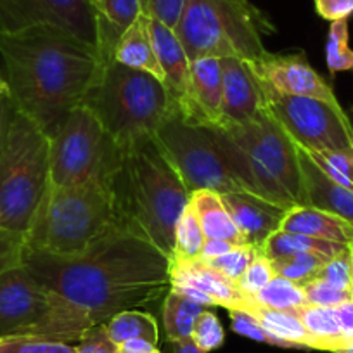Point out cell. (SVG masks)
<instances>
[{
  "mask_svg": "<svg viewBox=\"0 0 353 353\" xmlns=\"http://www.w3.org/2000/svg\"><path fill=\"white\" fill-rule=\"evenodd\" d=\"M21 263L85 332L170 291V260L151 241L113 223L81 253L23 251Z\"/></svg>",
  "mask_w": 353,
  "mask_h": 353,
  "instance_id": "6da1fadb",
  "label": "cell"
},
{
  "mask_svg": "<svg viewBox=\"0 0 353 353\" xmlns=\"http://www.w3.org/2000/svg\"><path fill=\"white\" fill-rule=\"evenodd\" d=\"M0 61L14 108L49 137L108 63L97 46L49 25L0 33Z\"/></svg>",
  "mask_w": 353,
  "mask_h": 353,
  "instance_id": "7a4b0ae2",
  "label": "cell"
},
{
  "mask_svg": "<svg viewBox=\"0 0 353 353\" xmlns=\"http://www.w3.org/2000/svg\"><path fill=\"white\" fill-rule=\"evenodd\" d=\"M118 225L151 241L172 260L175 229L188 208V185L154 137L118 148L108 175Z\"/></svg>",
  "mask_w": 353,
  "mask_h": 353,
  "instance_id": "3957f363",
  "label": "cell"
},
{
  "mask_svg": "<svg viewBox=\"0 0 353 353\" xmlns=\"http://www.w3.org/2000/svg\"><path fill=\"white\" fill-rule=\"evenodd\" d=\"M219 130L248 191L286 210L307 206L298 145L269 110L250 123Z\"/></svg>",
  "mask_w": 353,
  "mask_h": 353,
  "instance_id": "277c9868",
  "label": "cell"
},
{
  "mask_svg": "<svg viewBox=\"0 0 353 353\" xmlns=\"http://www.w3.org/2000/svg\"><path fill=\"white\" fill-rule=\"evenodd\" d=\"M118 148L154 137L173 111L168 88L145 71L110 59L83 99Z\"/></svg>",
  "mask_w": 353,
  "mask_h": 353,
  "instance_id": "5b68a950",
  "label": "cell"
},
{
  "mask_svg": "<svg viewBox=\"0 0 353 353\" xmlns=\"http://www.w3.org/2000/svg\"><path fill=\"white\" fill-rule=\"evenodd\" d=\"M113 223V192L106 179L73 188L49 184L25 234V248L71 256L81 253Z\"/></svg>",
  "mask_w": 353,
  "mask_h": 353,
  "instance_id": "8992f818",
  "label": "cell"
},
{
  "mask_svg": "<svg viewBox=\"0 0 353 353\" xmlns=\"http://www.w3.org/2000/svg\"><path fill=\"white\" fill-rule=\"evenodd\" d=\"M175 33L189 61L237 57L253 63L269 54L263 37L274 33V25L250 0H185Z\"/></svg>",
  "mask_w": 353,
  "mask_h": 353,
  "instance_id": "52a82bcc",
  "label": "cell"
},
{
  "mask_svg": "<svg viewBox=\"0 0 353 353\" xmlns=\"http://www.w3.org/2000/svg\"><path fill=\"white\" fill-rule=\"evenodd\" d=\"M50 139L16 110L0 148V225L25 236L49 185Z\"/></svg>",
  "mask_w": 353,
  "mask_h": 353,
  "instance_id": "ba28073f",
  "label": "cell"
},
{
  "mask_svg": "<svg viewBox=\"0 0 353 353\" xmlns=\"http://www.w3.org/2000/svg\"><path fill=\"white\" fill-rule=\"evenodd\" d=\"M154 139L181 173L189 192L199 189L219 194L250 192L230 163L219 128L189 123L172 113L158 128Z\"/></svg>",
  "mask_w": 353,
  "mask_h": 353,
  "instance_id": "9c48e42d",
  "label": "cell"
},
{
  "mask_svg": "<svg viewBox=\"0 0 353 353\" xmlns=\"http://www.w3.org/2000/svg\"><path fill=\"white\" fill-rule=\"evenodd\" d=\"M49 139V184L73 188L94 179L108 181L118 145L87 106L70 111Z\"/></svg>",
  "mask_w": 353,
  "mask_h": 353,
  "instance_id": "30bf717a",
  "label": "cell"
},
{
  "mask_svg": "<svg viewBox=\"0 0 353 353\" xmlns=\"http://www.w3.org/2000/svg\"><path fill=\"white\" fill-rule=\"evenodd\" d=\"M23 334L78 343L85 332L54 294L19 263L0 274V338Z\"/></svg>",
  "mask_w": 353,
  "mask_h": 353,
  "instance_id": "8fae6325",
  "label": "cell"
},
{
  "mask_svg": "<svg viewBox=\"0 0 353 353\" xmlns=\"http://www.w3.org/2000/svg\"><path fill=\"white\" fill-rule=\"evenodd\" d=\"M267 110L293 142L307 151L353 156V120L341 104L303 96H283L261 87Z\"/></svg>",
  "mask_w": 353,
  "mask_h": 353,
  "instance_id": "7c38bea8",
  "label": "cell"
},
{
  "mask_svg": "<svg viewBox=\"0 0 353 353\" xmlns=\"http://www.w3.org/2000/svg\"><path fill=\"white\" fill-rule=\"evenodd\" d=\"M42 25L57 26L97 46V14L92 0H0V33Z\"/></svg>",
  "mask_w": 353,
  "mask_h": 353,
  "instance_id": "4fadbf2b",
  "label": "cell"
},
{
  "mask_svg": "<svg viewBox=\"0 0 353 353\" xmlns=\"http://www.w3.org/2000/svg\"><path fill=\"white\" fill-rule=\"evenodd\" d=\"M250 64L261 87L283 96H303L339 104L331 85L310 66L303 52L272 54Z\"/></svg>",
  "mask_w": 353,
  "mask_h": 353,
  "instance_id": "5bb4252c",
  "label": "cell"
},
{
  "mask_svg": "<svg viewBox=\"0 0 353 353\" xmlns=\"http://www.w3.org/2000/svg\"><path fill=\"white\" fill-rule=\"evenodd\" d=\"M222 117L225 127H239L253 121L265 110L260 81L250 64L237 57H222Z\"/></svg>",
  "mask_w": 353,
  "mask_h": 353,
  "instance_id": "9a60e30c",
  "label": "cell"
},
{
  "mask_svg": "<svg viewBox=\"0 0 353 353\" xmlns=\"http://www.w3.org/2000/svg\"><path fill=\"white\" fill-rule=\"evenodd\" d=\"M179 117L189 123L222 128V64L219 57L191 61V88Z\"/></svg>",
  "mask_w": 353,
  "mask_h": 353,
  "instance_id": "2e32d148",
  "label": "cell"
},
{
  "mask_svg": "<svg viewBox=\"0 0 353 353\" xmlns=\"http://www.w3.org/2000/svg\"><path fill=\"white\" fill-rule=\"evenodd\" d=\"M223 205L229 210L248 246L260 248L274 232L281 230L288 210L253 192H225Z\"/></svg>",
  "mask_w": 353,
  "mask_h": 353,
  "instance_id": "e0dca14e",
  "label": "cell"
},
{
  "mask_svg": "<svg viewBox=\"0 0 353 353\" xmlns=\"http://www.w3.org/2000/svg\"><path fill=\"white\" fill-rule=\"evenodd\" d=\"M149 32H151L156 57L165 74V85L172 96L173 111L181 114L188 103L189 88H191V61L175 30L158 19L149 18Z\"/></svg>",
  "mask_w": 353,
  "mask_h": 353,
  "instance_id": "ac0fdd59",
  "label": "cell"
},
{
  "mask_svg": "<svg viewBox=\"0 0 353 353\" xmlns=\"http://www.w3.org/2000/svg\"><path fill=\"white\" fill-rule=\"evenodd\" d=\"M170 286H188L201 291L215 301L216 307L227 310H244L251 298L241 293L236 284L210 269L201 260L172 258L170 263Z\"/></svg>",
  "mask_w": 353,
  "mask_h": 353,
  "instance_id": "d6986e66",
  "label": "cell"
},
{
  "mask_svg": "<svg viewBox=\"0 0 353 353\" xmlns=\"http://www.w3.org/2000/svg\"><path fill=\"white\" fill-rule=\"evenodd\" d=\"M298 152H300L307 206L334 213L353 223V191L343 188L338 182L332 181L331 176L325 175L300 145H298Z\"/></svg>",
  "mask_w": 353,
  "mask_h": 353,
  "instance_id": "ffe728a7",
  "label": "cell"
},
{
  "mask_svg": "<svg viewBox=\"0 0 353 353\" xmlns=\"http://www.w3.org/2000/svg\"><path fill=\"white\" fill-rule=\"evenodd\" d=\"M281 230L305 234L353 248V223L314 206L298 205L288 210L281 223Z\"/></svg>",
  "mask_w": 353,
  "mask_h": 353,
  "instance_id": "44dd1931",
  "label": "cell"
},
{
  "mask_svg": "<svg viewBox=\"0 0 353 353\" xmlns=\"http://www.w3.org/2000/svg\"><path fill=\"white\" fill-rule=\"evenodd\" d=\"M111 59L123 66L151 73L165 83V74L156 57L151 32H149V18L145 14L139 16L130 28L118 39Z\"/></svg>",
  "mask_w": 353,
  "mask_h": 353,
  "instance_id": "7402d4cb",
  "label": "cell"
},
{
  "mask_svg": "<svg viewBox=\"0 0 353 353\" xmlns=\"http://www.w3.org/2000/svg\"><path fill=\"white\" fill-rule=\"evenodd\" d=\"M97 49L110 61L118 39L142 14L141 0H97Z\"/></svg>",
  "mask_w": 353,
  "mask_h": 353,
  "instance_id": "603a6c76",
  "label": "cell"
},
{
  "mask_svg": "<svg viewBox=\"0 0 353 353\" xmlns=\"http://www.w3.org/2000/svg\"><path fill=\"white\" fill-rule=\"evenodd\" d=\"M189 205L194 210L206 239H223L244 246V239L234 223L229 210L223 205L222 194L210 189L192 191Z\"/></svg>",
  "mask_w": 353,
  "mask_h": 353,
  "instance_id": "cb8c5ba5",
  "label": "cell"
},
{
  "mask_svg": "<svg viewBox=\"0 0 353 353\" xmlns=\"http://www.w3.org/2000/svg\"><path fill=\"white\" fill-rule=\"evenodd\" d=\"M312 338V350L338 353L345 348L346 343L343 336L341 324L334 307H317V305H301L294 308Z\"/></svg>",
  "mask_w": 353,
  "mask_h": 353,
  "instance_id": "d4e9b609",
  "label": "cell"
},
{
  "mask_svg": "<svg viewBox=\"0 0 353 353\" xmlns=\"http://www.w3.org/2000/svg\"><path fill=\"white\" fill-rule=\"evenodd\" d=\"M250 312L267 331L283 341L291 343L298 350H312V338L308 334L307 327L303 325L301 319L298 317L294 310H276V308H267L254 303L250 300L248 307L244 308Z\"/></svg>",
  "mask_w": 353,
  "mask_h": 353,
  "instance_id": "484cf974",
  "label": "cell"
},
{
  "mask_svg": "<svg viewBox=\"0 0 353 353\" xmlns=\"http://www.w3.org/2000/svg\"><path fill=\"white\" fill-rule=\"evenodd\" d=\"M345 244L332 243V241L319 239V237L305 236V234H294V232H284V230H277L274 232L269 239L265 241L261 246L265 256H269L270 260L283 256H291V254L298 253H314L322 254L325 258H332L345 251Z\"/></svg>",
  "mask_w": 353,
  "mask_h": 353,
  "instance_id": "4316f807",
  "label": "cell"
},
{
  "mask_svg": "<svg viewBox=\"0 0 353 353\" xmlns=\"http://www.w3.org/2000/svg\"><path fill=\"white\" fill-rule=\"evenodd\" d=\"M205 310V305L170 290L163 300V325L166 338L172 343L191 339L196 321Z\"/></svg>",
  "mask_w": 353,
  "mask_h": 353,
  "instance_id": "83f0119b",
  "label": "cell"
},
{
  "mask_svg": "<svg viewBox=\"0 0 353 353\" xmlns=\"http://www.w3.org/2000/svg\"><path fill=\"white\" fill-rule=\"evenodd\" d=\"M106 329L110 338L117 345L128 341V339H148L151 343H158L159 329L158 322L148 312H141L137 308L123 310L120 314L113 315L106 322Z\"/></svg>",
  "mask_w": 353,
  "mask_h": 353,
  "instance_id": "f1b7e54d",
  "label": "cell"
},
{
  "mask_svg": "<svg viewBox=\"0 0 353 353\" xmlns=\"http://www.w3.org/2000/svg\"><path fill=\"white\" fill-rule=\"evenodd\" d=\"M251 300L254 303L276 310H294V308L307 305L303 286L286 277L276 276L260 293L254 294Z\"/></svg>",
  "mask_w": 353,
  "mask_h": 353,
  "instance_id": "f546056e",
  "label": "cell"
},
{
  "mask_svg": "<svg viewBox=\"0 0 353 353\" xmlns=\"http://www.w3.org/2000/svg\"><path fill=\"white\" fill-rule=\"evenodd\" d=\"M206 236L203 234L201 225L198 222L194 210L191 205L182 213L181 220L175 229V254L173 258H182V260H198L205 246Z\"/></svg>",
  "mask_w": 353,
  "mask_h": 353,
  "instance_id": "4dcf8cb0",
  "label": "cell"
},
{
  "mask_svg": "<svg viewBox=\"0 0 353 353\" xmlns=\"http://www.w3.org/2000/svg\"><path fill=\"white\" fill-rule=\"evenodd\" d=\"M329 258L322 256V254L298 253L291 254V256L276 258V260L270 261H272L276 276L286 277V279L298 284H305L317 276L319 270L322 269V265Z\"/></svg>",
  "mask_w": 353,
  "mask_h": 353,
  "instance_id": "1f68e13d",
  "label": "cell"
},
{
  "mask_svg": "<svg viewBox=\"0 0 353 353\" xmlns=\"http://www.w3.org/2000/svg\"><path fill=\"white\" fill-rule=\"evenodd\" d=\"M348 19L332 21L325 42V63L329 73L353 71V50L348 46Z\"/></svg>",
  "mask_w": 353,
  "mask_h": 353,
  "instance_id": "d6a6232c",
  "label": "cell"
},
{
  "mask_svg": "<svg viewBox=\"0 0 353 353\" xmlns=\"http://www.w3.org/2000/svg\"><path fill=\"white\" fill-rule=\"evenodd\" d=\"M0 353H77V346L46 336L23 334L0 338Z\"/></svg>",
  "mask_w": 353,
  "mask_h": 353,
  "instance_id": "836d02e7",
  "label": "cell"
},
{
  "mask_svg": "<svg viewBox=\"0 0 353 353\" xmlns=\"http://www.w3.org/2000/svg\"><path fill=\"white\" fill-rule=\"evenodd\" d=\"M258 251H260V248L244 244V246L234 248L232 251L222 254V256L201 261L205 265H208L210 269L216 270V272H219L220 276L225 277L227 281H230L232 284H237V281H239L241 277H243V274L246 272V269L250 267L251 261L254 260Z\"/></svg>",
  "mask_w": 353,
  "mask_h": 353,
  "instance_id": "e575fe53",
  "label": "cell"
},
{
  "mask_svg": "<svg viewBox=\"0 0 353 353\" xmlns=\"http://www.w3.org/2000/svg\"><path fill=\"white\" fill-rule=\"evenodd\" d=\"M303 151L325 175L331 176L332 181L338 182L343 188L353 191V156L339 154V152L307 151V149Z\"/></svg>",
  "mask_w": 353,
  "mask_h": 353,
  "instance_id": "d590c367",
  "label": "cell"
},
{
  "mask_svg": "<svg viewBox=\"0 0 353 353\" xmlns=\"http://www.w3.org/2000/svg\"><path fill=\"white\" fill-rule=\"evenodd\" d=\"M314 279H321L353 294V248H346L339 254L329 258Z\"/></svg>",
  "mask_w": 353,
  "mask_h": 353,
  "instance_id": "8d00e7d4",
  "label": "cell"
},
{
  "mask_svg": "<svg viewBox=\"0 0 353 353\" xmlns=\"http://www.w3.org/2000/svg\"><path fill=\"white\" fill-rule=\"evenodd\" d=\"M276 277V272H274L272 261H270L269 256H265L263 251H258L254 260L251 261L250 267L246 269V272L243 274L239 281H237V290L241 291L246 296L253 298L254 294L260 293L270 281Z\"/></svg>",
  "mask_w": 353,
  "mask_h": 353,
  "instance_id": "74e56055",
  "label": "cell"
},
{
  "mask_svg": "<svg viewBox=\"0 0 353 353\" xmlns=\"http://www.w3.org/2000/svg\"><path fill=\"white\" fill-rule=\"evenodd\" d=\"M230 317V327L234 332L241 336H246V338L254 339V341L267 343V345L272 346H281V348H296L291 343L283 341V339L276 338V336L270 334L250 312L246 310H229Z\"/></svg>",
  "mask_w": 353,
  "mask_h": 353,
  "instance_id": "f35d334b",
  "label": "cell"
},
{
  "mask_svg": "<svg viewBox=\"0 0 353 353\" xmlns=\"http://www.w3.org/2000/svg\"><path fill=\"white\" fill-rule=\"evenodd\" d=\"M191 339L196 343V346L199 350L208 353L223 345V341H225V331H223L219 317L213 312L205 310L199 315L198 321H196Z\"/></svg>",
  "mask_w": 353,
  "mask_h": 353,
  "instance_id": "ab89813d",
  "label": "cell"
},
{
  "mask_svg": "<svg viewBox=\"0 0 353 353\" xmlns=\"http://www.w3.org/2000/svg\"><path fill=\"white\" fill-rule=\"evenodd\" d=\"M307 296V303L317 305V307H338L345 301L353 300V294L345 290L331 286L321 279H312L301 284Z\"/></svg>",
  "mask_w": 353,
  "mask_h": 353,
  "instance_id": "60d3db41",
  "label": "cell"
},
{
  "mask_svg": "<svg viewBox=\"0 0 353 353\" xmlns=\"http://www.w3.org/2000/svg\"><path fill=\"white\" fill-rule=\"evenodd\" d=\"M184 6L185 0H141L142 14L158 19L173 30L181 19Z\"/></svg>",
  "mask_w": 353,
  "mask_h": 353,
  "instance_id": "b9f144b4",
  "label": "cell"
},
{
  "mask_svg": "<svg viewBox=\"0 0 353 353\" xmlns=\"http://www.w3.org/2000/svg\"><path fill=\"white\" fill-rule=\"evenodd\" d=\"M25 236L0 225V274L21 263L25 251Z\"/></svg>",
  "mask_w": 353,
  "mask_h": 353,
  "instance_id": "7bdbcfd3",
  "label": "cell"
},
{
  "mask_svg": "<svg viewBox=\"0 0 353 353\" xmlns=\"http://www.w3.org/2000/svg\"><path fill=\"white\" fill-rule=\"evenodd\" d=\"M74 346L77 353H120V346L108 334L106 324H97L88 329Z\"/></svg>",
  "mask_w": 353,
  "mask_h": 353,
  "instance_id": "ee69618b",
  "label": "cell"
},
{
  "mask_svg": "<svg viewBox=\"0 0 353 353\" xmlns=\"http://www.w3.org/2000/svg\"><path fill=\"white\" fill-rule=\"evenodd\" d=\"M315 11L325 21L348 19L353 14V0H314Z\"/></svg>",
  "mask_w": 353,
  "mask_h": 353,
  "instance_id": "f6af8a7d",
  "label": "cell"
},
{
  "mask_svg": "<svg viewBox=\"0 0 353 353\" xmlns=\"http://www.w3.org/2000/svg\"><path fill=\"white\" fill-rule=\"evenodd\" d=\"M14 103H12L11 92H9L6 78L0 71V148L4 144L6 135H8L9 127H11L12 117H14Z\"/></svg>",
  "mask_w": 353,
  "mask_h": 353,
  "instance_id": "bcb514c9",
  "label": "cell"
},
{
  "mask_svg": "<svg viewBox=\"0 0 353 353\" xmlns=\"http://www.w3.org/2000/svg\"><path fill=\"white\" fill-rule=\"evenodd\" d=\"M237 246H239V244L229 243V241H223V239H206L205 246H203L201 250V254H199V260L203 261L213 260V258L229 253V251H232L234 248Z\"/></svg>",
  "mask_w": 353,
  "mask_h": 353,
  "instance_id": "7dc6e473",
  "label": "cell"
},
{
  "mask_svg": "<svg viewBox=\"0 0 353 353\" xmlns=\"http://www.w3.org/2000/svg\"><path fill=\"white\" fill-rule=\"evenodd\" d=\"M336 308V314H338L339 324H341L343 336H345L346 343L353 341V300L345 301V303L338 305Z\"/></svg>",
  "mask_w": 353,
  "mask_h": 353,
  "instance_id": "c3c4849f",
  "label": "cell"
},
{
  "mask_svg": "<svg viewBox=\"0 0 353 353\" xmlns=\"http://www.w3.org/2000/svg\"><path fill=\"white\" fill-rule=\"evenodd\" d=\"M118 346H120V353H161L154 343L141 338L128 339Z\"/></svg>",
  "mask_w": 353,
  "mask_h": 353,
  "instance_id": "681fc988",
  "label": "cell"
},
{
  "mask_svg": "<svg viewBox=\"0 0 353 353\" xmlns=\"http://www.w3.org/2000/svg\"><path fill=\"white\" fill-rule=\"evenodd\" d=\"M173 353H205L196 346L192 339H184V341L173 343Z\"/></svg>",
  "mask_w": 353,
  "mask_h": 353,
  "instance_id": "f907efd6",
  "label": "cell"
},
{
  "mask_svg": "<svg viewBox=\"0 0 353 353\" xmlns=\"http://www.w3.org/2000/svg\"><path fill=\"white\" fill-rule=\"evenodd\" d=\"M338 353H353V341L350 343V345H346L345 348H341V350H339Z\"/></svg>",
  "mask_w": 353,
  "mask_h": 353,
  "instance_id": "816d5d0a",
  "label": "cell"
},
{
  "mask_svg": "<svg viewBox=\"0 0 353 353\" xmlns=\"http://www.w3.org/2000/svg\"><path fill=\"white\" fill-rule=\"evenodd\" d=\"M96 2H97V0H92V4H94V6H96Z\"/></svg>",
  "mask_w": 353,
  "mask_h": 353,
  "instance_id": "f5cc1de1",
  "label": "cell"
}]
</instances>
